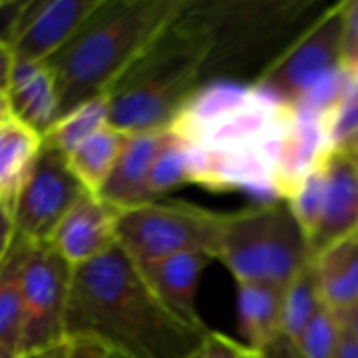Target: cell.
<instances>
[{"label": "cell", "mask_w": 358, "mask_h": 358, "mask_svg": "<svg viewBox=\"0 0 358 358\" xmlns=\"http://www.w3.org/2000/svg\"><path fill=\"white\" fill-rule=\"evenodd\" d=\"M40 145L42 138L15 120H8L0 128V203L13 206L15 193Z\"/></svg>", "instance_id": "obj_19"}, {"label": "cell", "mask_w": 358, "mask_h": 358, "mask_svg": "<svg viewBox=\"0 0 358 358\" xmlns=\"http://www.w3.org/2000/svg\"><path fill=\"white\" fill-rule=\"evenodd\" d=\"M0 358H19V355H15L13 350H8L6 346L0 344Z\"/></svg>", "instance_id": "obj_33"}, {"label": "cell", "mask_w": 358, "mask_h": 358, "mask_svg": "<svg viewBox=\"0 0 358 358\" xmlns=\"http://www.w3.org/2000/svg\"><path fill=\"white\" fill-rule=\"evenodd\" d=\"M185 6L187 0H103L82 31L46 63L57 84L59 120L109 96Z\"/></svg>", "instance_id": "obj_3"}, {"label": "cell", "mask_w": 358, "mask_h": 358, "mask_svg": "<svg viewBox=\"0 0 358 358\" xmlns=\"http://www.w3.org/2000/svg\"><path fill=\"white\" fill-rule=\"evenodd\" d=\"M336 358H358L357 342H352L350 338H346V336L342 334V340H340V346H338Z\"/></svg>", "instance_id": "obj_30"}, {"label": "cell", "mask_w": 358, "mask_h": 358, "mask_svg": "<svg viewBox=\"0 0 358 358\" xmlns=\"http://www.w3.org/2000/svg\"><path fill=\"white\" fill-rule=\"evenodd\" d=\"M338 319H340V325H342V334L358 344V300L350 308L340 313Z\"/></svg>", "instance_id": "obj_28"}, {"label": "cell", "mask_w": 358, "mask_h": 358, "mask_svg": "<svg viewBox=\"0 0 358 358\" xmlns=\"http://www.w3.org/2000/svg\"><path fill=\"white\" fill-rule=\"evenodd\" d=\"M10 117L44 138L59 122V96L46 63H15L8 92Z\"/></svg>", "instance_id": "obj_14"}, {"label": "cell", "mask_w": 358, "mask_h": 358, "mask_svg": "<svg viewBox=\"0 0 358 358\" xmlns=\"http://www.w3.org/2000/svg\"><path fill=\"white\" fill-rule=\"evenodd\" d=\"M8 120H13V117H10V109H8V101H6V94H0V128H2Z\"/></svg>", "instance_id": "obj_32"}, {"label": "cell", "mask_w": 358, "mask_h": 358, "mask_svg": "<svg viewBox=\"0 0 358 358\" xmlns=\"http://www.w3.org/2000/svg\"><path fill=\"white\" fill-rule=\"evenodd\" d=\"M15 237H17V231H15V220H13V206L0 203V268L10 254Z\"/></svg>", "instance_id": "obj_26"}, {"label": "cell", "mask_w": 358, "mask_h": 358, "mask_svg": "<svg viewBox=\"0 0 358 358\" xmlns=\"http://www.w3.org/2000/svg\"><path fill=\"white\" fill-rule=\"evenodd\" d=\"M235 283L285 287L308 262L306 237L285 201H264L227 214L216 252Z\"/></svg>", "instance_id": "obj_4"}, {"label": "cell", "mask_w": 358, "mask_h": 358, "mask_svg": "<svg viewBox=\"0 0 358 358\" xmlns=\"http://www.w3.org/2000/svg\"><path fill=\"white\" fill-rule=\"evenodd\" d=\"M187 185H191L189 157H187L185 147L170 132L164 149L159 151V155L153 164L149 185H147V193H149L151 201H157L159 197H164V195H168L180 187H187Z\"/></svg>", "instance_id": "obj_22"}, {"label": "cell", "mask_w": 358, "mask_h": 358, "mask_svg": "<svg viewBox=\"0 0 358 358\" xmlns=\"http://www.w3.org/2000/svg\"><path fill=\"white\" fill-rule=\"evenodd\" d=\"M170 132L189 157L191 185L287 201L334 149L323 117L258 84L208 82L176 113Z\"/></svg>", "instance_id": "obj_1"}, {"label": "cell", "mask_w": 358, "mask_h": 358, "mask_svg": "<svg viewBox=\"0 0 358 358\" xmlns=\"http://www.w3.org/2000/svg\"><path fill=\"white\" fill-rule=\"evenodd\" d=\"M29 245L17 235L0 268V344L15 355H19L23 331V266Z\"/></svg>", "instance_id": "obj_17"}, {"label": "cell", "mask_w": 358, "mask_h": 358, "mask_svg": "<svg viewBox=\"0 0 358 358\" xmlns=\"http://www.w3.org/2000/svg\"><path fill=\"white\" fill-rule=\"evenodd\" d=\"M2 8H4V2H0V10H2Z\"/></svg>", "instance_id": "obj_35"}, {"label": "cell", "mask_w": 358, "mask_h": 358, "mask_svg": "<svg viewBox=\"0 0 358 358\" xmlns=\"http://www.w3.org/2000/svg\"><path fill=\"white\" fill-rule=\"evenodd\" d=\"M126 134L128 132L107 126L96 134L88 136L84 143H80L69 155H65L71 172L78 176V180L88 193L99 195V191L103 189L122 151Z\"/></svg>", "instance_id": "obj_18"}, {"label": "cell", "mask_w": 358, "mask_h": 358, "mask_svg": "<svg viewBox=\"0 0 358 358\" xmlns=\"http://www.w3.org/2000/svg\"><path fill=\"white\" fill-rule=\"evenodd\" d=\"M248 352H250L248 346H241V344L229 340L227 336L210 331L208 338L203 340V344L193 352L191 358H245Z\"/></svg>", "instance_id": "obj_25"}, {"label": "cell", "mask_w": 358, "mask_h": 358, "mask_svg": "<svg viewBox=\"0 0 358 358\" xmlns=\"http://www.w3.org/2000/svg\"><path fill=\"white\" fill-rule=\"evenodd\" d=\"M355 162H357V168H358V153H357V157H355Z\"/></svg>", "instance_id": "obj_36"}, {"label": "cell", "mask_w": 358, "mask_h": 358, "mask_svg": "<svg viewBox=\"0 0 358 358\" xmlns=\"http://www.w3.org/2000/svg\"><path fill=\"white\" fill-rule=\"evenodd\" d=\"M358 233V168L355 157L331 151L323 164V208L308 241L310 258L327 245Z\"/></svg>", "instance_id": "obj_10"}, {"label": "cell", "mask_w": 358, "mask_h": 358, "mask_svg": "<svg viewBox=\"0 0 358 358\" xmlns=\"http://www.w3.org/2000/svg\"><path fill=\"white\" fill-rule=\"evenodd\" d=\"M342 65L358 67V0L342 2Z\"/></svg>", "instance_id": "obj_24"}, {"label": "cell", "mask_w": 358, "mask_h": 358, "mask_svg": "<svg viewBox=\"0 0 358 358\" xmlns=\"http://www.w3.org/2000/svg\"><path fill=\"white\" fill-rule=\"evenodd\" d=\"M208 334L178 319L122 248L73 266L65 342L92 344L115 358H191Z\"/></svg>", "instance_id": "obj_2"}, {"label": "cell", "mask_w": 358, "mask_h": 358, "mask_svg": "<svg viewBox=\"0 0 358 358\" xmlns=\"http://www.w3.org/2000/svg\"><path fill=\"white\" fill-rule=\"evenodd\" d=\"M21 358H71L69 357V344H61L57 348H50V350H44V352H38V355H29V357Z\"/></svg>", "instance_id": "obj_31"}, {"label": "cell", "mask_w": 358, "mask_h": 358, "mask_svg": "<svg viewBox=\"0 0 358 358\" xmlns=\"http://www.w3.org/2000/svg\"><path fill=\"white\" fill-rule=\"evenodd\" d=\"M212 256L201 252H185L157 260L136 262L143 279L153 294L185 323L206 327L197 313V289Z\"/></svg>", "instance_id": "obj_13"}, {"label": "cell", "mask_w": 358, "mask_h": 358, "mask_svg": "<svg viewBox=\"0 0 358 358\" xmlns=\"http://www.w3.org/2000/svg\"><path fill=\"white\" fill-rule=\"evenodd\" d=\"M67 344H69V357L71 358H115L107 350L92 346V344H84V342H67Z\"/></svg>", "instance_id": "obj_29"}, {"label": "cell", "mask_w": 358, "mask_h": 358, "mask_svg": "<svg viewBox=\"0 0 358 358\" xmlns=\"http://www.w3.org/2000/svg\"><path fill=\"white\" fill-rule=\"evenodd\" d=\"M323 308L310 262L285 285L283 289V317H281V344L294 348L300 334Z\"/></svg>", "instance_id": "obj_20"}, {"label": "cell", "mask_w": 358, "mask_h": 358, "mask_svg": "<svg viewBox=\"0 0 358 358\" xmlns=\"http://www.w3.org/2000/svg\"><path fill=\"white\" fill-rule=\"evenodd\" d=\"M321 302L340 315L358 300V233L336 241L310 258Z\"/></svg>", "instance_id": "obj_15"}, {"label": "cell", "mask_w": 358, "mask_h": 358, "mask_svg": "<svg viewBox=\"0 0 358 358\" xmlns=\"http://www.w3.org/2000/svg\"><path fill=\"white\" fill-rule=\"evenodd\" d=\"M73 266L48 243H31L23 266V331L19 358L65 342V313Z\"/></svg>", "instance_id": "obj_6"}, {"label": "cell", "mask_w": 358, "mask_h": 358, "mask_svg": "<svg viewBox=\"0 0 358 358\" xmlns=\"http://www.w3.org/2000/svg\"><path fill=\"white\" fill-rule=\"evenodd\" d=\"M342 340V325L336 313L321 308L294 344L296 358H336Z\"/></svg>", "instance_id": "obj_23"}, {"label": "cell", "mask_w": 358, "mask_h": 358, "mask_svg": "<svg viewBox=\"0 0 358 358\" xmlns=\"http://www.w3.org/2000/svg\"><path fill=\"white\" fill-rule=\"evenodd\" d=\"M115 222L117 210L99 195L86 193L61 220L48 245L71 266L90 262L117 245Z\"/></svg>", "instance_id": "obj_11"}, {"label": "cell", "mask_w": 358, "mask_h": 358, "mask_svg": "<svg viewBox=\"0 0 358 358\" xmlns=\"http://www.w3.org/2000/svg\"><path fill=\"white\" fill-rule=\"evenodd\" d=\"M245 358H262L258 352H254V350H250L248 355H245Z\"/></svg>", "instance_id": "obj_34"}, {"label": "cell", "mask_w": 358, "mask_h": 358, "mask_svg": "<svg viewBox=\"0 0 358 358\" xmlns=\"http://www.w3.org/2000/svg\"><path fill=\"white\" fill-rule=\"evenodd\" d=\"M227 214L187 201H147L117 212V248L134 262L185 252H201L216 260Z\"/></svg>", "instance_id": "obj_5"}, {"label": "cell", "mask_w": 358, "mask_h": 358, "mask_svg": "<svg viewBox=\"0 0 358 358\" xmlns=\"http://www.w3.org/2000/svg\"><path fill=\"white\" fill-rule=\"evenodd\" d=\"M103 0H29L17 6L2 42L15 63H48L96 13Z\"/></svg>", "instance_id": "obj_9"}, {"label": "cell", "mask_w": 358, "mask_h": 358, "mask_svg": "<svg viewBox=\"0 0 358 358\" xmlns=\"http://www.w3.org/2000/svg\"><path fill=\"white\" fill-rule=\"evenodd\" d=\"M342 67V2L331 6L256 82L287 105L302 103Z\"/></svg>", "instance_id": "obj_8"}, {"label": "cell", "mask_w": 358, "mask_h": 358, "mask_svg": "<svg viewBox=\"0 0 358 358\" xmlns=\"http://www.w3.org/2000/svg\"><path fill=\"white\" fill-rule=\"evenodd\" d=\"M86 193L67 157L42 141L13 199L17 235L29 243H48L61 220Z\"/></svg>", "instance_id": "obj_7"}, {"label": "cell", "mask_w": 358, "mask_h": 358, "mask_svg": "<svg viewBox=\"0 0 358 358\" xmlns=\"http://www.w3.org/2000/svg\"><path fill=\"white\" fill-rule=\"evenodd\" d=\"M168 128L128 132L115 166L99 191V197L117 212L151 201L147 185L153 164L168 141Z\"/></svg>", "instance_id": "obj_12"}, {"label": "cell", "mask_w": 358, "mask_h": 358, "mask_svg": "<svg viewBox=\"0 0 358 358\" xmlns=\"http://www.w3.org/2000/svg\"><path fill=\"white\" fill-rule=\"evenodd\" d=\"M283 289L266 283L237 285V317L245 346L258 355L271 350L281 340Z\"/></svg>", "instance_id": "obj_16"}, {"label": "cell", "mask_w": 358, "mask_h": 358, "mask_svg": "<svg viewBox=\"0 0 358 358\" xmlns=\"http://www.w3.org/2000/svg\"><path fill=\"white\" fill-rule=\"evenodd\" d=\"M13 67H15L13 52H10V48L0 40V94H6V92H8Z\"/></svg>", "instance_id": "obj_27"}, {"label": "cell", "mask_w": 358, "mask_h": 358, "mask_svg": "<svg viewBox=\"0 0 358 358\" xmlns=\"http://www.w3.org/2000/svg\"><path fill=\"white\" fill-rule=\"evenodd\" d=\"M109 126V96H96L65 113L42 138L46 145L69 155L80 143Z\"/></svg>", "instance_id": "obj_21"}]
</instances>
